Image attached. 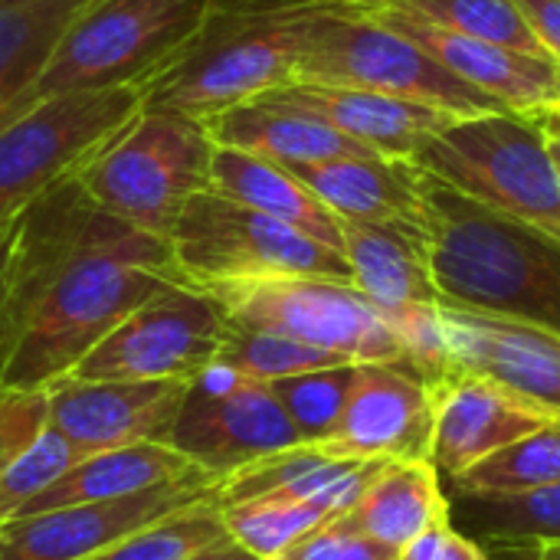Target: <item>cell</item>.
<instances>
[{
	"mask_svg": "<svg viewBox=\"0 0 560 560\" xmlns=\"http://www.w3.org/2000/svg\"><path fill=\"white\" fill-rule=\"evenodd\" d=\"M180 282L164 236L98 210L69 174L16 220L0 292V390H43L161 285Z\"/></svg>",
	"mask_w": 560,
	"mask_h": 560,
	"instance_id": "obj_1",
	"label": "cell"
},
{
	"mask_svg": "<svg viewBox=\"0 0 560 560\" xmlns=\"http://www.w3.org/2000/svg\"><path fill=\"white\" fill-rule=\"evenodd\" d=\"M427 240L440 305L512 318L560 338V240L486 210L427 174Z\"/></svg>",
	"mask_w": 560,
	"mask_h": 560,
	"instance_id": "obj_2",
	"label": "cell"
},
{
	"mask_svg": "<svg viewBox=\"0 0 560 560\" xmlns=\"http://www.w3.org/2000/svg\"><path fill=\"white\" fill-rule=\"evenodd\" d=\"M328 0H217L200 33L154 69L141 108L203 121L292 79L308 23Z\"/></svg>",
	"mask_w": 560,
	"mask_h": 560,
	"instance_id": "obj_3",
	"label": "cell"
},
{
	"mask_svg": "<svg viewBox=\"0 0 560 560\" xmlns=\"http://www.w3.org/2000/svg\"><path fill=\"white\" fill-rule=\"evenodd\" d=\"M217 0H105L75 20L36 79L0 112V128L49 95L138 85L180 52Z\"/></svg>",
	"mask_w": 560,
	"mask_h": 560,
	"instance_id": "obj_4",
	"label": "cell"
},
{
	"mask_svg": "<svg viewBox=\"0 0 560 560\" xmlns=\"http://www.w3.org/2000/svg\"><path fill=\"white\" fill-rule=\"evenodd\" d=\"M456 194L560 240V174L545 128L532 115L456 118L410 154Z\"/></svg>",
	"mask_w": 560,
	"mask_h": 560,
	"instance_id": "obj_5",
	"label": "cell"
},
{
	"mask_svg": "<svg viewBox=\"0 0 560 560\" xmlns=\"http://www.w3.org/2000/svg\"><path fill=\"white\" fill-rule=\"evenodd\" d=\"M213 151L200 121L141 108L72 177L98 210L167 240L180 207L210 187Z\"/></svg>",
	"mask_w": 560,
	"mask_h": 560,
	"instance_id": "obj_6",
	"label": "cell"
},
{
	"mask_svg": "<svg viewBox=\"0 0 560 560\" xmlns=\"http://www.w3.org/2000/svg\"><path fill=\"white\" fill-rule=\"evenodd\" d=\"M289 82L368 89L459 118L509 112L492 95L450 72L404 33L345 3H325L315 13Z\"/></svg>",
	"mask_w": 560,
	"mask_h": 560,
	"instance_id": "obj_7",
	"label": "cell"
},
{
	"mask_svg": "<svg viewBox=\"0 0 560 560\" xmlns=\"http://www.w3.org/2000/svg\"><path fill=\"white\" fill-rule=\"evenodd\" d=\"M167 246L177 279L194 289L269 276H322L351 282L345 253L210 187L180 207L167 233Z\"/></svg>",
	"mask_w": 560,
	"mask_h": 560,
	"instance_id": "obj_8",
	"label": "cell"
},
{
	"mask_svg": "<svg viewBox=\"0 0 560 560\" xmlns=\"http://www.w3.org/2000/svg\"><path fill=\"white\" fill-rule=\"evenodd\" d=\"M200 292H207L233 325L276 331L361 364L404 361L387 318L351 282L322 276H269L217 282Z\"/></svg>",
	"mask_w": 560,
	"mask_h": 560,
	"instance_id": "obj_9",
	"label": "cell"
},
{
	"mask_svg": "<svg viewBox=\"0 0 560 560\" xmlns=\"http://www.w3.org/2000/svg\"><path fill=\"white\" fill-rule=\"evenodd\" d=\"M141 112L138 85L49 95L0 128V226Z\"/></svg>",
	"mask_w": 560,
	"mask_h": 560,
	"instance_id": "obj_10",
	"label": "cell"
},
{
	"mask_svg": "<svg viewBox=\"0 0 560 560\" xmlns=\"http://www.w3.org/2000/svg\"><path fill=\"white\" fill-rule=\"evenodd\" d=\"M226 335L223 308L187 282H167L128 312L66 377L79 381H194Z\"/></svg>",
	"mask_w": 560,
	"mask_h": 560,
	"instance_id": "obj_11",
	"label": "cell"
},
{
	"mask_svg": "<svg viewBox=\"0 0 560 560\" xmlns=\"http://www.w3.org/2000/svg\"><path fill=\"white\" fill-rule=\"evenodd\" d=\"M167 443L203 472L226 479L302 440L266 381H253L213 361L203 374L187 381Z\"/></svg>",
	"mask_w": 560,
	"mask_h": 560,
	"instance_id": "obj_12",
	"label": "cell"
},
{
	"mask_svg": "<svg viewBox=\"0 0 560 560\" xmlns=\"http://www.w3.org/2000/svg\"><path fill=\"white\" fill-rule=\"evenodd\" d=\"M220 479L158 486L148 492L66 505L0 525V560H89L151 522L217 502Z\"/></svg>",
	"mask_w": 560,
	"mask_h": 560,
	"instance_id": "obj_13",
	"label": "cell"
},
{
	"mask_svg": "<svg viewBox=\"0 0 560 560\" xmlns=\"http://www.w3.org/2000/svg\"><path fill=\"white\" fill-rule=\"evenodd\" d=\"M433 390L404 361L358 364L354 387L338 427L325 443H312L341 459H430Z\"/></svg>",
	"mask_w": 560,
	"mask_h": 560,
	"instance_id": "obj_14",
	"label": "cell"
},
{
	"mask_svg": "<svg viewBox=\"0 0 560 560\" xmlns=\"http://www.w3.org/2000/svg\"><path fill=\"white\" fill-rule=\"evenodd\" d=\"M184 390V381L59 377L46 387V413L49 427L89 456L135 443H167Z\"/></svg>",
	"mask_w": 560,
	"mask_h": 560,
	"instance_id": "obj_15",
	"label": "cell"
},
{
	"mask_svg": "<svg viewBox=\"0 0 560 560\" xmlns=\"http://www.w3.org/2000/svg\"><path fill=\"white\" fill-rule=\"evenodd\" d=\"M433 390V443L430 463L440 479H456L479 459L509 443L558 423V413L476 374H453Z\"/></svg>",
	"mask_w": 560,
	"mask_h": 560,
	"instance_id": "obj_16",
	"label": "cell"
},
{
	"mask_svg": "<svg viewBox=\"0 0 560 560\" xmlns=\"http://www.w3.org/2000/svg\"><path fill=\"white\" fill-rule=\"evenodd\" d=\"M456 374L486 377L560 417V338L551 331L440 305Z\"/></svg>",
	"mask_w": 560,
	"mask_h": 560,
	"instance_id": "obj_17",
	"label": "cell"
},
{
	"mask_svg": "<svg viewBox=\"0 0 560 560\" xmlns=\"http://www.w3.org/2000/svg\"><path fill=\"white\" fill-rule=\"evenodd\" d=\"M364 13L413 39L436 62H443L450 72H456L479 92L492 95L509 112L535 115L541 108L560 105V66L548 56L518 52L512 46L466 36L390 7H371Z\"/></svg>",
	"mask_w": 560,
	"mask_h": 560,
	"instance_id": "obj_18",
	"label": "cell"
},
{
	"mask_svg": "<svg viewBox=\"0 0 560 560\" xmlns=\"http://www.w3.org/2000/svg\"><path fill=\"white\" fill-rule=\"evenodd\" d=\"M259 95L285 108L305 112L384 158H410L423 138L450 128L459 118L420 102H407L368 89L322 85V82H282Z\"/></svg>",
	"mask_w": 560,
	"mask_h": 560,
	"instance_id": "obj_19",
	"label": "cell"
},
{
	"mask_svg": "<svg viewBox=\"0 0 560 560\" xmlns=\"http://www.w3.org/2000/svg\"><path fill=\"white\" fill-rule=\"evenodd\" d=\"M338 220L381 223L410 220L427 226V171L410 158L345 154L285 167Z\"/></svg>",
	"mask_w": 560,
	"mask_h": 560,
	"instance_id": "obj_20",
	"label": "cell"
},
{
	"mask_svg": "<svg viewBox=\"0 0 560 560\" xmlns=\"http://www.w3.org/2000/svg\"><path fill=\"white\" fill-rule=\"evenodd\" d=\"M341 253L351 266V285L377 308L440 305L430 266L427 226L410 220L348 223L341 220Z\"/></svg>",
	"mask_w": 560,
	"mask_h": 560,
	"instance_id": "obj_21",
	"label": "cell"
},
{
	"mask_svg": "<svg viewBox=\"0 0 560 560\" xmlns=\"http://www.w3.org/2000/svg\"><path fill=\"white\" fill-rule=\"evenodd\" d=\"M384 466V459H341L312 443H299L220 479L217 505L282 492L322 509L325 515H341L368 492Z\"/></svg>",
	"mask_w": 560,
	"mask_h": 560,
	"instance_id": "obj_22",
	"label": "cell"
},
{
	"mask_svg": "<svg viewBox=\"0 0 560 560\" xmlns=\"http://www.w3.org/2000/svg\"><path fill=\"white\" fill-rule=\"evenodd\" d=\"M217 148H236L259 154L272 164L292 167V164H312V161H328V158H345V154H377L364 148L361 141L341 135L338 128L285 108L266 95L236 102L210 118L200 121Z\"/></svg>",
	"mask_w": 560,
	"mask_h": 560,
	"instance_id": "obj_23",
	"label": "cell"
},
{
	"mask_svg": "<svg viewBox=\"0 0 560 560\" xmlns=\"http://www.w3.org/2000/svg\"><path fill=\"white\" fill-rule=\"evenodd\" d=\"M194 479H217V476L203 472L194 459L177 453L171 443H135V446L102 450L82 456L46 492L26 502L16 512V518L66 509V505H82V502L121 499V495L148 492L174 482H194Z\"/></svg>",
	"mask_w": 560,
	"mask_h": 560,
	"instance_id": "obj_24",
	"label": "cell"
},
{
	"mask_svg": "<svg viewBox=\"0 0 560 560\" xmlns=\"http://www.w3.org/2000/svg\"><path fill=\"white\" fill-rule=\"evenodd\" d=\"M210 190L279 223H289L299 233L341 253V220L282 164L249 151L217 148L210 158Z\"/></svg>",
	"mask_w": 560,
	"mask_h": 560,
	"instance_id": "obj_25",
	"label": "cell"
},
{
	"mask_svg": "<svg viewBox=\"0 0 560 560\" xmlns=\"http://www.w3.org/2000/svg\"><path fill=\"white\" fill-rule=\"evenodd\" d=\"M345 515L361 535L400 555L423 532L450 522V499L430 459H400L387 463Z\"/></svg>",
	"mask_w": 560,
	"mask_h": 560,
	"instance_id": "obj_26",
	"label": "cell"
},
{
	"mask_svg": "<svg viewBox=\"0 0 560 560\" xmlns=\"http://www.w3.org/2000/svg\"><path fill=\"white\" fill-rule=\"evenodd\" d=\"M450 522L476 545H560V482L528 492H450Z\"/></svg>",
	"mask_w": 560,
	"mask_h": 560,
	"instance_id": "obj_27",
	"label": "cell"
},
{
	"mask_svg": "<svg viewBox=\"0 0 560 560\" xmlns=\"http://www.w3.org/2000/svg\"><path fill=\"white\" fill-rule=\"evenodd\" d=\"M105 0H0V112L36 79L66 30Z\"/></svg>",
	"mask_w": 560,
	"mask_h": 560,
	"instance_id": "obj_28",
	"label": "cell"
},
{
	"mask_svg": "<svg viewBox=\"0 0 560 560\" xmlns=\"http://www.w3.org/2000/svg\"><path fill=\"white\" fill-rule=\"evenodd\" d=\"M450 492L469 495H495V492H528L560 482V420L528 433L505 450L479 459L472 469L446 479Z\"/></svg>",
	"mask_w": 560,
	"mask_h": 560,
	"instance_id": "obj_29",
	"label": "cell"
},
{
	"mask_svg": "<svg viewBox=\"0 0 560 560\" xmlns=\"http://www.w3.org/2000/svg\"><path fill=\"white\" fill-rule=\"evenodd\" d=\"M220 518L226 535L253 558L276 560L289 545H295L302 535H308L315 525H322L331 515L292 495L266 492V495L220 505Z\"/></svg>",
	"mask_w": 560,
	"mask_h": 560,
	"instance_id": "obj_30",
	"label": "cell"
},
{
	"mask_svg": "<svg viewBox=\"0 0 560 560\" xmlns=\"http://www.w3.org/2000/svg\"><path fill=\"white\" fill-rule=\"evenodd\" d=\"M377 7L404 10V13H413L436 26L466 33V36H479V39H492V43L512 46L518 52L548 56L515 0H381Z\"/></svg>",
	"mask_w": 560,
	"mask_h": 560,
	"instance_id": "obj_31",
	"label": "cell"
},
{
	"mask_svg": "<svg viewBox=\"0 0 560 560\" xmlns=\"http://www.w3.org/2000/svg\"><path fill=\"white\" fill-rule=\"evenodd\" d=\"M220 364L233 368L236 374H246L253 381H279L305 371H322V368H338L351 364V358L276 335V331H259V328H243L226 322L223 348L217 354Z\"/></svg>",
	"mask_w": 560,
	"mask_h": 560,
	"instance_id": "obj_32",
	"label": "cell"
},
{
	"mask_svg": "<svg viewBox=\"0 0 560 560\" xmlns=\"http://www.w3.org/2000/svg\"><path fill=\"white\" fill-rule=\"evenodd\" d=\"M358 364L361 361L269 381L276 400L282 404V410L292 420L302 443H325L331 436V430L338 427L341 410L348 404V394L354 387Z\"/></svg>",
	"mask_w": 560,
	"mask_h": 560,
	"instance_id": "obj_33",
	"label": "cell"
},
{
	"mask_svg": "<svg viewBox=\"0 0 560 560\" xmlns=\"http://www.w3.org/2000/svg\"><path fill=\"white\" fill-rule=\"evenodd\" d=\"M220 538H226L220 505L200 502L194 509H184L161 522L144 525L141 532L128 535L125 541L105 548L102 555L89 560H180Z\"/></svg>",
	"mask_w": 560,
	"mask_h": 560,
	"instance_id": "obj_34",
	"label": "cell"
},
{
	"mask_svg": "<svg viewBox=\"0 0 560 560\" xmlns=\"http://www.w3.org/2000/svg\"><path fill=\"white\" fill-rule=\"evenodd\" d=\"M82 453L56 433L49 423L0 469V525L16 518V512L33 502L39 492H46L62 472H69Z\"/></svg>",
	"mask_w": 560,
	"mask_h": 560,
	"instance_id": "obj_35",
	"label": "cell"
},
{
	"mask_svg": "<svg viewBox=\"0 0 560 560\" xmlns=\"http://www.w3.org/2000/svg\"><path fill=\"white\" fill-rule=\"evenodd\" d=\"M381 315L387 318L390 331L400 341L404 364H410L430 387L456 374L440 305H404V308L381 312Z\"/></svg>",
	"mask_w": 560,
	"mask_h": 560,
	"instance_id": "obj_36",
	"label": "cell"
},
{
	"mask_svg": "<svg viewBox=\"0 0 560 560\" xmlns=\"http://www.w3.org/2000/svg\"><path fill=\"white\" fill-rule=\"evenodd\" d=\"M276 560H397V551L361 535L341 512L315 525Z\"/></svg>",
	"mask_w": 560,
	"mask_h": 560,
	"instance_id": "obj_37",
	"label": "cell"
},
{
	"mask_svg": "<svg viewBox=\"0 0 560 560\" xmlns=\"http://www.w3.org/2000/svg\"><path fill=\"white\" fill-rule=\"evenodd\" d=\"M397 560H489L486 548L472 538L459 535L453 522H443L430 532H423L417 541H410Z\"/></svg>",
	"mask_w": 560,
	"mask_h": 560,
	"instance_id": "obj_38",
	"label": "cell"
},
{
	"mask_svg": "<svg viewBox=\"0 0 560 560\" xmlns=\"http://www.w3.org/2000/svg\"><path fill=\"white\" fill-rule=\"evenodd\" d=\"M545 52L560 66V0H515Z\"/></svg>",
	"mask_w": 560,
	"mask_h": 560,
	"instance_id": "obj_39",
	"label": "cell"
},
{
	"mask_svg": "<svg viewBox=\"0 0 560 560\" xmlns=\"http://www.w3.org/2000/svg\"><path fill=\"white\" fill-rule=\"evenodd\" d=\"M180 560H256L246 548H240L230 535L226 538H220V541H213V545H207V548H200V551H194V555H187V558Z\"/></svg>",
	"mask_w": 560,
	"mask_h": 560,
	"instance_id": "obj_40",
	"label": "cell"
},
{
	"mask_svg": "<svg viewBox=\"0 0 560 560\" xmlns=\"http://www.w3.org/2000/svg\"><path fill=\"white\" fill-rule=\"evenodd\" d=\"M489 560H545L541 548H528V545H489L486 548Z\"/></svg>",
	"mask_w": 560,
	"mask_h": 560,
	"instance_id": "obj_41",
	"label": "cell"
},
{
	"mask_svg": "<svg viewBox=\"0 0 560 560\" xmlns=\"http://www.w3.org/2000/svg\"><path fill=\"white\" fill-rule=\"evenodd\" d=\"M16 220H10V223L0 226V292H3V282H7V269H10V259H13V246H16Z\"/></svg>",
	"mask_w": 560,
	"mask_h": 560,
	"instance_id": "obj_42",
	"label": "cell"
},
{
	"mask_svg": "<svg viewBox=\"0 0 560 560\" xmlns=\"http://www.w3.org/2000/svg\"><path fill=\"white\" fill-rule=\"evenodd\" d=\"M541 128H545V135H551V138H560V105H551V108H541V112H535L532 115Z\"/></svg>",
	"mask_w": 560,
	"mask_h": 560,
	"instance_id": "obj_43",
	"label": "cell"
},
{
	"mask_svg": "<svg viewBox=\"0 0 560 560\" xmlns=\"http://www.w3.org/2000/svg\"><path fill=\"white\" fill-rule=\"evenodd\" d=\"M328 3H345V7H358V10H368V7H377L381 0H328Z\"/></svg>",
	"mask_w": 560,
	"mask_h": 560,
	"instance_id": "obj_44",
	"label": "cell"
},
{
	"mask_svg": "<svg viewBox=\"0 0 560 560\" xmlns=\"http://www.w3.org/2000/svg\"><path fill=\"white\" fill-rule=\"evenodd\" d=\"M548 148H551V158H555V167H558L560 174V138H551V135H548Z\"/></svg>",
	"mask_w": 560,
	"mask_h": 560,
	"instance_id": "obj_45",
	"label": "cell"
},
{
	"mask_svg": "<svg viewBox=\"0 0 560 560\" xmlns=\"http://www.w3.org/2000/svg\"><path fill=\"white\" fill-rule=\"evenodd\" d=\"M541 558H545V560H560V545H548V548H541Z\"/></svg>",
	"mask_w": 560,
	"mask_h": 560,
	"instance_id": "obj_46",
	"label": "cell"
}]
</instances>
